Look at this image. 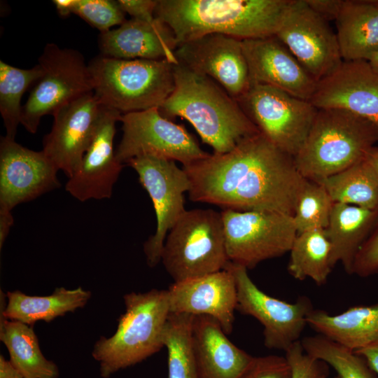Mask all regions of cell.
Wrapping results in <instances>:
<instances>
[{"mask_svg": "<svg viewBox=\"0 0 378 378\" xmlns=\"http://www.w3.org/2000/svg\"><path fill=\"white\" fill-rule=\"evenodd\" d=\"M190 182L189 198L223 210L266 211L293 216L307 181L293 158L258 132L231 150L209 154L183 167Z\"/></svg>", "mask_w": 378, "mask_h": 378, "instance_id": "6da1fadb", "label": "cell"}, {"mask_svg": "<svg viewBox=\"0 0 378 378\" xmlns=\"http://www.w3.org/2000/svg\"><path fill=\"white\" fill-rule=\"evenodd\" d=\"M291 0H158L155 18L178 46L211 34L240 40L275 36Z\"/></svg>", "mask_w": 378, "mask_h": 378, "instance_id": "7a4b0ae2", "label": "cell"}, {"mask_svg": "<svg viewBox=\"0 0 378 378\" xmlns=\"http://www.w3.org/2000/svg\"><path fill=\"white\" fill-rule=\"evenodd\" d=\"M174 90L160 113L171 120H187L214 153H227L260 132L237 101L211 78L179 62L174 65Z\"/></svg>", "mask_w": 378, "mask_h": 378, "instance_id": "3957f363", "label": "cell"}, {"mask_svg": "<svg viewBox=\"0 0 378 378\" xmlns=\"http://www.w3.org/2000/svg\"><path fill=\"white\" fill-rule=\"evenodd\" d=\"M378 143V127L339 108H318L295 165L307 180L318 183L363 160Z\"/></svg>", "mask_w": 378, "mask_h": 378, "instance_id": "277c9868", "label": "cell"}, {"mask_svg": "<svg viewBox=\"0 0 378 378\" xmlns=\"http://www.w3.org/2000/svg\"><path fill=\"white\" fill-rule=\"evenodd\" d=\"M123 298L125 312L115 332L110 337H101L92 351L103 378L143 361L164 346V330L170 315L167 290L132 292Z\"/></svg>", "mask_w": 378, "mask_h": 378, "instance_id": "5b68a950", "label": "cell"}, {"mask_svg": "<svg viewBox=\"0 0 378 378\" xmlns=\"http://www.w3.org/2000/svg\"><path fill=\"white\" fill-rule=\"evenodd\" d=\"M174 65L102 55L88 63L93 92L102 105L122 114L160 108L174 90Z\"/></svg>", "mask_w": 378, "mask_h": 378, "instance_id": "8992f818", "label": "cell"}, {"mask_svg": "<svg viewBox=\"0 0 378 378\" xmlns=\"http://www.w3.org/2000/svg\"><path fill=\"white\" fill-rule=\"evenodd\" d=\"M161 261L174 282L224 270L230 260L221 212L186 210L165 238Z\"/></svg>", "mask_w": 378, "mask_h": 378, "instance_id": "52a82bcc", "label": "cell"}, {"mask_svg": "<svg viewBox=\"0 0 378 378\" xmlns=\"http://www.w3.org/2000/svg\"><path fill=\"white\" fill-rule=\"evenodd\" d=\"M41 77L34 84L22 106L21 125L31 134L41 119L76 99L93 92L88 64L76 50L47 43L38 63Z\"/></svg>", "mask_w": 378, "mask_h": 378, "instance_id": "ba28073f", "label": "cell"}, {"mask_svg": "<svg viewBox=\"0 0 378 378\" xmlns=\"http://www.w3.org/2000/svg\"><path fill=\"white\" fill-rule=\"evenodd\" d=\"M237 101L259 132L293 158L304 143L318 111L309 101L259 83H251Z\"/></svg>", "mask_w": 378, "mask_h": 378, "instance_id": "9c48e42d", "label": "cell"}, {"mask_svg": "<svg viewBox=\"0 0 378 378\" xmlns=\"http://www.w3.org/2000/svg\"><path fill=\"white\" fill-rule=\"evenodd\" d=\"M230 262L251 269L290 251L298 231L293 216L273 211L222 210Z\"/></svg>", "mask_w": 378, "mask_h": 378, "instance_id": "30bf717a", "label": "cell"}, {"mask_svg": "<svg viewBox=\"0 0 378 378\" xmlns=\"http://www.w3.org/2000/svg\"><path fill=\"white\" fill-rule=\"evenodd\" d=\"M120 122L122 136L115 155L124 165L136 157L152 155L186 167L209 155L183 125L162 115L158 108L122 114Z\"/></svg>", "mask_w": 378, "mask_h": 378, "instance_id": "8fae6325", "label": "cell"}, {"mask_svg": "<svg viewBox=\"0 0 378 378\" xmlns=\"http://www.w3.org/2000/svg\"><path fill=\"white\" fill-rule=\"evenodd\" d=\"M138 174L148 193L155 212L157 227L144 244L148 265L153 267L161 261L165 238L175 223L186 211V192L190 188L189 178L176 162L152 155H141L127 164Z\"/></svg>", "mask_w": 378, "mask_h": 378, "instance_id": "7c38bea8", "label": "cell"}, {"mask_svg": "<svg viewBox=\"0 0 378 378\" xmlns=\"http://www.w3.org/2000/svg\"><path fill=\"white\" fill-rule=\"evenodd\" d=\"M225 269L234 275L237 290V310L256 318L264 328V344L269 349L287 351L300 337L313 310L307 297L294 303L273 298L258 288L247 269L229 262Z\"/></svg>", "mask_w": 378, "mask_h": 378, "instance_id": "4fadbf2b", "label": "cell"}, {"mask_svg": "<svg viewBox=\"0 0 378 378\" xmlns=\"http://www.w3.org/2000/svg\"><path fill=\"white\" fill-rule=\"evenodd\" d=\"M275 36L317 82L343 62L336 34L306 0H291Z\"/></svg>", "mask_w": 378, "mask_h": 378, "instance_id": "5bb4252c", "label": "cell"}, {"mask_svg": "<svg viewBox=\"0 0 378 378\" xmlns=\"http://www.w3.org/2000/svg\"><path fill=\"white\" fill-rule=\"evenodd\" d=\"M122 113L102 105L89 145L66 190L79 201L110 198L124 166L115 155L113 139Z\"/></svg>", "mask_w": 378, "mask_h": 378, "instance_id": "9a60e30c", "label": "cell"}, {"mask_svg": "<svg viewBox=\"0 0 378 378\" xmlns=\"http://www.w3.org/2000/svg\"><path fill=\"white\" fill-rule=\"evenodd\" d=\"M58 171L42 150L35 151L1 136L0 210L12 211L18 204L59 188Z\"/></svg>", "mask_w": 378, "mask_h": 378, "instance_id": "2e32d148", "label": "cell"}, {"mask_svg": "<svg viewBox=\"0 0 378 378\" xmlns=\"http://www.w3.org/2000/svg\"><path fill=\"white\" fill-rule=\"evenodd\" d=\"M176 56L179 63L211 78L236 100L251 85L242 40L239 38L207 34L178 46Z\"/></svg>", "mask_w": 378, "mask_h": 378, "instance_id": "e0dca14e", "label": "cell"}, {"mask_svg": "<svg viewBox=\"0 0 378 378\" xmlns=\"http://www.w3.org/2000/svg\"><path fill=\"white\" fill-rule=\"evenodd\" d=\"M102 106L92 92L52 115L53 124L43 138L42 150L69 178L77 169L89 145Z\"/></svg>", "mask_w": 378, "mask_h": 378, "instance_id": "ac0fdd59", "label": "cell"}, {"mask_svg": "<svg viewBox=\"0 0 378 378\" xmlns=\"http://www.w3.org/2000/svg\"><path fill=\"white\" fill-rule=\"evenodd\" d=\"M318 108H339L378 127V74L367 60L343 61L317 82L309 101Z\"/></svg>", "mask_w": 378, "mask_h": 378, "instance_id": "d6986e66", "label": "cell"}, {"mask_svg": "<svg viewBox=\"0 0 378 378\" xmlns=\"http://www.w3.org/2000/svg\"><path fill=\"white\" fill-rule=\"evenodd\" d=\"M167 292L170 314L209 316L220 323L227 335L232 332L237 290L229 270L174 282Z\"/></svg>", "mask_w": 378, "mask_h": 378, "instance_id": "ffe728a7", "label": "cell"}, {"mask_svg": "<svg viewBox=\"0 0 378 378\" xmlns=\"http://www.w3.org/2000/svg\"><path fill=\"white\" fill-rule=\"evenodd\" d=\"M251 83L273 86L310 101L317 81L275 36L242 40Z\"/></svg>", "mask_w": 378, "mask_h": 378, "instance_id": "44dd1931", "label": "cell"}, {"mask_svg": "<svg viewBox=\"0 0 378 378\" xmlns=\"http://www.w3.org/2000/svg\"><path fill=\"white\" fill-rule=\"evenodd\" d=\"M99 48L101 55L106 57L178 64L176 36L172 29L157 18L150 22L131 18L115 29L100 33Z\"/></svg>", "mask_w": 378, "mask_h": 378, "instance_id": "7402d4cb", "label": "cell"}, {"mask_svg": "<svg viewBox=\"0 0 378 378\" xmlns=\"http://www.w3.org/2000/svg\"><path fill=\"white\" fill-rule=\"evenodd\" d=\"M214 318L194 316L192 343L200 378H239L253 356L234 344Z\"/></svg>", "mask_w": 378, "mask_h": 378, "instance_id": "603a6c76", "label": "cell"}, {"mask_svg": "<svg viewBox=\"0 0 378 378\" xmlns=\"http://www.w3.org/2000/svg\"><path fill=\"white\" fill-rule=\"evenodd\" d=\"M378 220V210L335 202L325 234L331 245L330 265L340 262L353 274L356 257Z\"/></svg>", "mask_w": 378, "mask_h": 378, "instance_id": "cb8c5ba5", "label": "cell"}, {"mask_svg": "<svg viewBox=\"0 0 378 378\" xmlns=\"http://www.w3.org/2000/svg\"><path fill=\"white\" fill-rule=\"evenodd\" d=\"M91 298V293L81 287L75 289L57 288L49 295H28L20 290L1 291L0 316L29 326L43 321L50 322L67 313L83 308Z\"/></svg>", "mask_w": 378, "mask_h": 378, "instance_id": "d4e9b609", "label": "cell"}, {"mask_svg": "<svg viewBox=\"0 0 378 378\" xmlns=\"http://www.w3.org/2000/svg\"><path fill=\"white\" fill-rule=\"evenodd\" d=\"M335 22L343 61H368L378 50V6L375 0H343Z\"/></svg>", "mask_w": 378, "mask_h": 378, "instance_id": "484cf974", "label": "cell"}, {"mask_svg": "<svg viewBox=\"0 0 378 378\" xmlns=\"http://www.w3.org/2000/svg\"><path fill=\"white\" fill-rule=\"evenodd\" d=\"M307 324L321 335L355 351L378 340V303L351 307L337 315L313 309Z\"/></svg>", "mask_w": 378, "mask_h": 378, "instance_id": "4316f807", "label": "cell"}, {"mask_svg": "<svg viewBox=\"0 0 378 378\" xmlns=\"http://www.w3.org/2000/svg\"><path fill=\"white\" fill-rule=\"evenodd\" d=\"M0 340L11 364L24 378H58L57 365L43 354L31 326L0 316Z\"/></svg>", "mask_w": 378, "mask_h": 378, "instance_id": "83f0119b", "label": "cell"}, {"mask_svg": "<svg viewBox=\"0 0 378 378\" xmlns=\"http://www.w3.org/2000/svg\"><path fill=\"white\" fill-rule=\"evenodd\" d=\"M289 252L288 270L295 279L303 281L310 278L318 286L326 282L332 267L331 245L324 229L298 234Z\"/></svg>", "mask_w": 378, "mask_h": 378, "instance_id": "f1b7e54d", "label": "cell"}, {"mask_svg": "<svg viewBox=\"0 0 378 378\" xmlns=\"http://www.w3.org/2000/svg\"><path fill=\"white\" fill-rule=\"evenodd\" d=\"M317 183L334 202L378 210V176L364 158Z\"/></svg>", "mask_w": 378, "mask_h": 378, "instance_id": "f546056e", "label": "cell"}, {"mask_svg": "<svg viewBox=\"0 0 378 378\" xmlns=\"http://www.w3.org/2000/svg\"><path fill=\"white\" fill-rule=\"evenodd\" d=\"M42 74L38 64L31 69H20L0 60V113L6 137L15 139L21 124L22 95Z\"/></svg>", "mask_w": 378, "mask_h": 378, "instance_id": "4dcf8cb0", "label": "cell"}, {"mask_svg": "<svg viewBox=\"0 0 378 378\" xmlns=\"http://www.w3.org/2000/svg\"><path fill=\"white\" fill-rule=\"evenodd\" d=\"M193 315L170 314L163 335L168 378H200L192 343Z\"/></svg>", "mask_w": 378, "mask_h": 378, "instance_id": "1f68e13d", "label": "cell"}, {"mask_svg": "<svg viewBox=\"0 0 378 378\" xmlns=\"http://www.w3.org/2000/svg\"><path fill=\"white\" fill-rule=\"evenodd\" d=\"M300 343L307 354L330 365L340 378H377L363 357L323 335L305 337Z\"/></svg>", "mask_w": 378, "mask_h": 378, "instance_id": "d6a6232c", "label": "cell"}, {"mask_svg": "<svg viewBox=\"0 0 378 378\" xmlns=\"http://www.w3.org/2000/svg\"><path fill=\"white\" fill-rule=\"evenodd\" d=\"M334 203L323 186L307 180L298 195L293 216L298 234L325 229Z\"/></svg>", "mask_w": 378, "mask_h": 378, "instance_id": "836d02e7", "label": "cell"}, {"mask_svg": "<svg viewBox=\"0 0 378 378\" xmlns=\"http://www.w3.org/2000/svg\"><path fill=\"white\" fill-rule=\"evenodd\" d=\"M73 14L79 16L101 33L121 25L125 20V13L118 1L76 0Z\"/></svg>", "mask_w": 378, "mask_h": 378, "instance_id": "e575fe53", "label": "cell"}, {"mask_svg": "<svg viewBox=\"0 0 378 378\" xmlns=\"http://www.w3.org/2000/svg\"><path fill=\"white\" fill-rule=\"evenodd\" d=\"M239 378H292V369L286 356L253 357Z\"/></svg>", "mask_w": 378, "mask_h": 378, "instance_id": "d590c367", "label": "cell"}, {"mask_svg": "<svg viewBox=\"0 0 378 378\" xmlns=\"http://www.w3.org/2000/svg\"><path fill=\"white\" fill-rule=\"evenodd\" d=\"M285 352L292 369V378H318L327 374L326 363L307 354L300 340Z\"/></svg>", "mask_w": 378, "mask_h": 378, "instance_id": "8d00e7d4", "label": "cell"}, {"mask_svg": "<svg viewBox=\"0 0 378 378\" xmlns=\"http://www.w3.org/2000/svg\"><path fill=\"white\" fill-rule=\"evenodd\" d=\"M376 273H378V226L361 246L353 268V274L362 277Z\"/></svg>", "mask_w": 378, "mask_h": 378, "instance_id": "74e56055", "label": "cell"}, {"mask_svg": "<svg viewBox=\"0 0 378 378\" xmlns=\"http://www.w3.org/2000/svg\"><path fill=\"white\" fill-rule=\"evenodd\" d=\"M158 0H118L125 12L132 18L150 22L155 19V11Z\"/></svg>", "mask_w": 378, "mask_h": 378, "instance_id": "f35d334b", "label": "cell"}, {"mask_svg": "<svg viewBox=\"0 0 378 378\" xmlns=\"http://www.w3.org/2000/svg\"><path fill=\"white\" fill-rule=\"evenodd\" d=\"M309 6L326 20H336L343 0H306Z\"/></svg>", "mask_w": 378, "mask_h": 378, "instance_id": "ab89813d", "label": "cell"}, {"mask_svg": "<svg viewBox=\"0 0 378 378\" xmlns=\"http://www.w3.org/2000/svg\"><path fill=\"white\" fill-rule=\"evenodd\" d=\"M354 352L363 357L373 372L378 374V340Z\"/></svg>", "mask_w": 378, "mask_h": 378, "instance_id": "60d3db41", "label": "cell"}, {"mask_svg": "<svg viewBox=\"0 0 378 378\" xmlns=\"http://www.w3.org/2000/svg\"><path fill=\"white\" fill-rule=\"evenodd\" d=\"M13 223L12 211L0 210V248H2Z\"/></svg>", "mask_w": 378, "mask_h": 378, "instance_id": "b9f144b4", "label": "cell"}, {"mask_svg": "<svg viewBox=\"0 0 378 378\" xmlns=\"http://www.w3.org/2000/svg\"><path fill=\"white\" fill-rule=\"evenodd\" d=\"M0 378H24L22 374L6 360L0 356Z\"/></svg>", "mask_w": 378, "mask_h": 378, "instance_id": "7bdbcfd3", "label": "cell"}, {"mask_svg": "<svg viewBox=\"0 0 378 378\" xmlns=\"http://www.w3.org/2000/svg\"><path fill=\"white\" fill-rule=\"evenodd\" d=\"M52 2L60 16L66 17L73 14L76 0H54Z\"/></svg>", "mask_w": 378, "mask_h": 378, "instance_id": "ee69618b", "label": "cell"}, {"mask_svg": "<svg viewBox=\"0 0 378 378\" xmlns=\"http://www.w3.org/2000/svg\"><path fill=\"white\" fill-rule=\"evenodd\" d=\"M364 159L378 176V147L374 146L371 148L368 152Z\"/></svg>", "mask_w": 378, "mask_h": 378, "instance_id": "f6af8a7d", "label": "cell"}, {"mask_svg": "<svg viewBox=\"0 0 378 378\" xmlns=\"http://www.w3.org/2000/svg\"><path fill=\"white\" fill-rule=\"evenodd\" d=\"M368 62L372 70L378 74V50L372 55Z\"/></svg>", "mask_w": 378, "mask_h": 378, "instance_id": "bcb514c9", "label": "cell"}, {"mask_svg": "<svg viewBox=\"0 0 378 378\" xmlns=\"http://www.w3.org/2000/svg\"><path fill=\"white\" fill-rule=\"evenodd\" d=\"M318 378H328L327 374H323L320 377H318ZM333 378H340L337 375L336 377H334Z\"/></svg>", "mask_w": 378, "mask_h": 378, "instance_id": "7dc6e473", "label": "cell"}, {"mask_svg": "<svg viewBox=\"0 0 378 378\" xmlns=\"http://www.w3.org/2000/svg\"><path fill=\"white\" fill-rule=\"evenodd\" d=\"M375 2H376V4H377V6H378V0H375Z\"/></svg>", "mask_w": 378, "mask_h": 378, "instance_id": "c3c4849f", "label": "cell"}]
</instances>
